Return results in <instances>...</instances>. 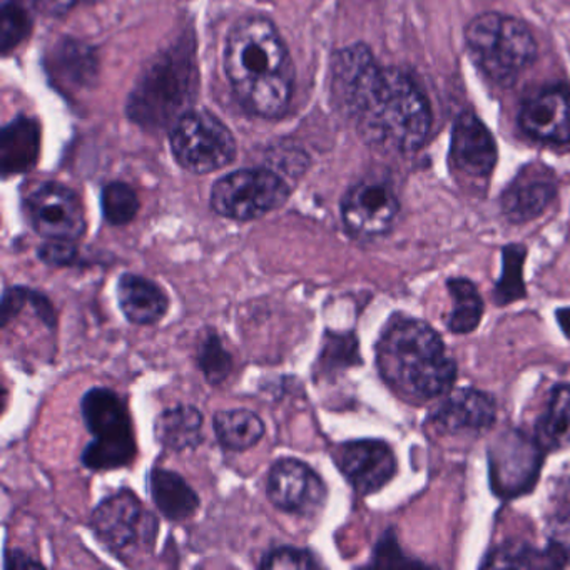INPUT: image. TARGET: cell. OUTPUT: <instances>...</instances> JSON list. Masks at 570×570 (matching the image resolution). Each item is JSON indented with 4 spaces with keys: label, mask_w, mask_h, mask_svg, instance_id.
<instances>
[{
    "label": "cell",
    "mask_w": 570,
    "mask_h": 570,
    "mask_svg": "<svg viewBox=\"0 0 570 570\" xmlns=\"http://www.w3.org/2000/svg\"><path fill=\"white\" fill-rule=\"evenodd\" d=\"M333 88L368 145L413 153L432 129L429 99L406 72L382 68L365 45L336 55Z\"/></svg>",
    "instance_id": "6da1fadb"
},
{
    "label": "cell",
    "mask_w": 570,
    "mask_h": 570,
    "mask_svg": "<svg viewBox=\"0 0 570 570\" xmlns=\"http://www.w3.org/2000/svg\"><path fill=\"white\" fill-rule=\"evenodd\" d=\"M226 75L243 108L259 118H279L293 96L292 59L282 36L265 18L233 26L226 42Z\"/></svg>",
    "instance_id": "7a4b0ae2"
},
{
    "label": "cell",
    "mask_w": 570,
    "mask_h": 570,
    "mask_svg": "<svg viewBox=\"0 0 570 570\" xmlns=\"http://www.w3.org/2000/svg\"><path fill=\"white\" fill-rule=\"evenodd\" d=\"M376 366L386 385L410 402L446 395L456 380L455 360L442 336L422 320L393 316L376 343Z\"/></svg>",
    "instance_id": "3957f363"
},
{
    "label": "cell",
    "mask_w": 570,
    "mask_h": 570,
    "mask_svg": "<svg viewBox=\"0 0 570 570\" xmlns=\"http://www.w3.org/2000/svg\"><path fill=\"white\" fill-rule=\"evenodd\" d=\"M470 58L487 79L509 88L535 62V38L525 22L499 12H483L465 28Z\"/></svg>",
    "instance_id": "277c9868"
},
{
    "label": "cell",
    "mask_w": 570,
    "mask_h": 570,
    "mask_svg": "<svg viewBox=\"0 0 570 570\" xmlns=\"http://www.w3.org/2000/svg\"><path fill=\"white\" fill-rule=\"evenodd\" d=\"M196 86L195 55L188 45L176 46L145 72L129 101V116L142 126L178 121L191 106Z\"/></svg>",
    "instance_id": "5b68a950"
},
{
    "label": "cell",
    "mask_w": 570,
    "mask_h": 570,
    "mask_svg": "<svg viewBox=\"0 0 570 570\" xmlns=\"http://www.w3.org/2000/svg\"><path fill=\"white\" fill-rule=\"evenodd\" d=\"M82 419L95 435L82 453V463L89 470H112L128 465L136 455L128 409L118 393L108 389H92L81 400Z\"/></svg>",
    "instance_id": "8992f818"
},
{
    "label": "cell",
    "mask_w": 570,
    "mask_h": 570,
    "mask_svg": "<svg viewBox=\"0 0 570 570\" xmlns=\"http://www.w3.org/2000/svg\"><path fill=\"white\" fill-rule=\"evenodd\" d=\"M289 186L272 169H242L218 179L213 186L212 208L236 222L258 219L282 208Z\"/></svg>",
    "instance_id": "52a82bcc"
},
{
    "label": "cell",
    "mask_w": 570,
    "mask_h": 570,
    "mask_svg": "<svg viewBox=\"0 0 570 570\" xmlns=\"http://www.w3.org/2000/svg\"><path fill=\"white\" fill-rule=\"evenodd\" d=\"M171 146L179 165L196 175L218 171L236 155L232 131L209 112L183 115L173 129Z\"/></svg>",
    "instance_id": "ba28073f"
},
{
    "label": "cell",
    "mask_w": 570,
    "mask_h": 570,
    "mask_svg": "<svg viewBox=\"0 0 570 570\" xmlns=\"http://www.w3.org/2000/svg\"><path fill=\"white\" fill-rule=\"evenodd\" d=\"M487 455L493 493L510 500L532 492L542 470L546 450L535 436L510 429L493 440Z\"/></svg>",
    "instance_id": "9c48e42d"
},
{
    "label": "cell",
    "mask_w": 570,
    "mask_h": 570,
    "mask_svg": "<svg viewBox=\"0 0 570 570\" xmlns=\"http://www.w3.org/2000/svg\"><path fill=\"white\" fill-rule=\"evenodd\" d=\"M96 537L119 559L132 556L155 542L158 522L131 490H121L102 500L92 512Z\"/></svg>",
    "instance_id": "30bf717a"
},
{
    "label": "cell",
    "mask_w": 570,
    "mask_h": 570,
    "mask_svg": "<svg viewBox=\"0 0 570 570\" xmlns=\"http://www.w3.org/2000/svg\"><path fill=\"white\" fill-rule=\"evenodd\" d=\"M29 219L38 235L48 239L78 242L86 233L81 199L59 183H42L26 202Z\"/></svg>",
    "instance_id": "8fae6325"
},
{
    "label": "cell",
    "mask_w": 570,
    "mask_h": 570,
    "mask_svg": "<svg viewBox=\"0 0 570 570\" xmlns=\"http://www.w3.org/2000/svg\"><path fill=\"white\" fill-rule=\"evenodd\" d=\"M400 212L399 198L385 181H362L353 186L342 202L346 232L355 238L386 235Z\"/></svg>",
    "instance_id": "7c38bea8"
},
{
    "label": "cell",
    "mask_w": 570,
    "mask_h": 570,
    "mask_svg": "<svg viewBox=\"0 0 570 570\" xmlns=\"http://www.w3.org/2000/svg\"><path fill=\"white\" fill-rule=\"evenodd\" d=\"M268 499L283 512L312 517L325 503L326 487L302 460L282 459L269 470Z\"/></svg>",
    "instance_id": "4fadbf2b"
},
{
    "label": "cell",
    "mask_w": 570,
    "mask_h": 570,
    "mask_svg": "<svg viewBox=\"0 0 570 570\" xmlns=\"http://www.w3.org/2000/svg\"><path fill=\"white\" fill-rule=\"evenodd\" d=\"M520 131L550 146H570V88L552 85L520 106Z\"/></svg>",
    "instance_id": "5bb4252c"
},
{
    "label": "cell",
    "mask_w": 570,
    "mask_h": 570,
    "mask_svg": "<svg viewBox=\"0 0 570 570\" xmlns=\"http://www.w3.org/2000/svg\"><path fill=\"white\" fill-rule=\"evenodd\" d=\"M336 463L360 495L382 490L396 473L392 446L382 440H353L335 452Z\"/></svg>",
    "instance_id": "9a60e30c"
},
{
    "label": "cell",
    "mask_w": 570,
    "mask_h": 570,
    "mask_svg": "<svg viewBox=\"0 0 570 570\" xmlns=\"http://www.w3.org/2000/svg\"><path fill=\"white\" fill-rule=\"evenodd\" d=\"M556 196L557 178L552 169L542 163H530L500 196V208L510 223L523 225L542 216Z\"/></svg>",
    "instance_id": "2e32d148"
},
{
    "label": "cell",
    "mask_w": 570,
    "mask_h": 570,
    "mask_svg": "<svg viewBox=\"0 0 570 570\" xmlns=\"http://www.w3.org/2000/svg\"><path fill=\"white\" fill-rule=\"evenodd\" d=\"M497 142L482 119L473 112H460L452 126L450 163L469 178H490L495 169Z\"/></svg>",
    "instance_id": "e0dca14e"
},
{
    "label": "cell",
    "mask_w": 570,
    "mask_h": 570,
    "mask_svg": "<svg viewBox=\"0 0 570 570\" xmlns=\"http://www.w3.org/2000/svg\"><path fill=\"white\" fill-rule=\"evenodd\" d=\"M497 419V402L489 393L475 389H460L450 393L432 415L440 432L480 433Z\"/></svg>",
    "instance_id": "ac0fdd59"
},
{
    "label": "cell",
    "mask_w": 570,
    "mask_h": 570,
    "mask_svg": "<svg viewBox=\"0 0 570 570\" xmlns=\"http://www.w3.org/2000/svg\"><path fill=\"white\" fill-rule=\"evenodd\" d=\"M119 306L135 325H155L169 308V298L161 286L145 276L126 273L118 282Z\"/></svg>",
    "instance_id": "d6986e66"
},
{
    "label": "cell",
    "mask_w": 570,
    "mask_h": 570,
    "mask_svg": "<svg viewBox=\"0 0 570 570\" xmlns=\"http://www.w3.org/2000/svg\"><path fill=\"white\" fill-rule=\"evenodd\" d=\"M149 492L159 512L168 520L183 522L199 509V497L179 473L153 469L149 472Z\"/></svg>",
    "instance_id": "ffe728a7"
},
{
    "label": "cell",
    "mask_w": 570,
    "mask_h": 570,
    "mask_svg": "<svg viewBox=\"0 0 570 570\" xmlns=\"http://www.w3.org/2000/svg\"><path fill=\"white\" fill-rule=\"evenodd\" d=\"M39 142V126L32 119L12 121L0 139V163L4 176L29 171L38 161Z\"/></svg>",
    "instance_id": "44dd1931"
},
{
    "label": "cell",
    "mask_w": 570,
    "mask_h": 570,
    "mask_svg": "<svg viewBox=\"0 0 570 570\" xmlns=\"http://www.w3.org/2000/svg\"><path fill=\"white\" fill-rule=\"evenodd\" d=\"M156 440L175 452L196 449L203 442V415L196 406L165 410L155 422Z\"/></svg>",
    "instance_id": "7402d4cb"
},
{
    "label": "cell",
    "mask_w": 570,
    "mask_h": 570,
    "mask_svg": "<svg viewBox=\"0 0 570 570\" xmlns=\"http://www.w3.org/2000/svg\"><path fill=\"white\" fill-rule=\"evenodd\" d=\"M533 436L546 452L570 445V385L553 386L546 410L537 420Z\"/></svg>",
    "instance_id": "603a6c76"
},
{
    "label": "cell",
    "mask_w": 570,
    "mask_h": 570,
    "mask_svg": "<svg viewBox=\"0 0 570 570\" xmlns=\"http://www.w3.org/2000/svg\"><path fill=\"white\" fill-rule=\"evenodd\" d=\"M216 436L225 449L243 452L265 435V423L252 410H222L213 419Z\"/></svg>",
    "instance_id": "cb8c5ba5"
},
{
    "label": "cell",
    "mask_w": 570,
    "mask_h": 570,
    "mask_svg": "<svg viewBox=\"0 0 570 570\" xmlns=\"http://www.w3.org/2000/svg\"><path fill=\"white\" fill-rule=\"evenodd\" d=\"M446 288L453 299L452 315L449 318L450 332L455 335L475 332L483 316V299L479 289L466 278H450Z\"/></svg>",
    "instance_id": "d4e9b609"
},
{
    "label": "cell",
    "mask_w": 570,
    "mask_h": 570,
    "mask_svg": "<svg viewBox=\"0 0 570 570\" xmlns=\"http://www.w3.org/2000/svg\"><path fill=\"white\" fill-rule=\"evenodd\" d=\"M490 567H523V569H549V567L569 566L567 557L560 552L557 547L547 546V549L540 550L529 543H505L500 547L499 552L493 553L492 559L489 560ZM483 563V566H487Z\"/></svg>",
    "instance_id": "484cf974"
},
{
    "label": "cell",
    "mask_w": 570,
    "mask_h": 570,
    "mask_svg": "<svg viewBox=\"0 0 570 570\" xmlns=\"http://www.w3.org/2000/svg\"><path fill=\"white\" fill-rule=\"evenodd\" d=\"M527 258V248L523 245L503 246L502 275L493 288V302L497 306L512 305L525 298L527 288L523 282V263Z\"/></svg>",
    "instance_id": "4316f807"
},
{
    "label": "cell",
    "mask_w": 570,
    "mask_h": 570,
    "mask_svg": "<svg viewBox=\"0 0 570 570\" xmlns=\"http://www.w3.org/2000/svg\"><path fill=\"white\" fill-rule=\"evenodd\" d=\"M101 208L109 225H128L138 215L139 199L131 186L111 183L102 189Z\"/></svg>",
    "instance_id": "83f0119b"
},
{
    "label": "cell",
    "mask_w": 570,
    "mask_h": 570,
    "mask_svg": "<svg viewBox=\"0 0 570 570\" xmlns=\"http://www.w3.org/2000/svg\"><path fill=\"white\" fill-rule=\"evenodd\" d=\"M32 28L31 12L24 0H8L2 8V24H0V48L8 56L18 48Z\"/></svg>",
    "instance_id": "f1b7e54d"
},
{
    "label": "cell",
    "mask_w": 570,
    "mask_h": 570,
    "mask_svg": "<svg viewBox=\"0 0 570 570\" xmlns=\"http://www.w3.org/2000/svg\"><path fill=\"white\" fill-rule=\"evenodd\" d=\"M199 368L212 385H219L228 379L233 370V358L223 346L216 333L209 332L199 345Z\"/></svg>",
    "instance_id": "f546056e"
},
{
    "label": "cell",
    "mask_w": 570,
    "mask_h": 570,
    "mask_svg": "<svg viewBox=\"0 0 570 570\" xmlns=\"http://www.w3.org/2000/svg\"><path fill=\"white\" fill-rule=\"evenodd\" d=\"M262 569H316L320 563L308 550L293 549V547H279L263 557Z\"/></svg>",
    "instance_id": "4dcf8cb0"
},
{
    "label": "cell",
    "mask_w": 570,
    "mask_h": 570,
    "mask_svg": "<svg viewBox=\"0 0 570 570\" xmlns=\"http://www.w3.org/2000/svg\"><path fill=\"white\" fill-rule=\"evenodd\" d=\"M323 362L326 368H335V366H350L358 363V343L353 335H335L333 342L326 343L325 352H323Z\"/></svg>",
    "instance_id": "1f68e13d"
},
{
    "label": "cell",
    "mask_w": 570,
    "mask_h": 570,
    "mask_svg": "<svg viewBox=\"0 0 570 570\" xmlns=\"http://www.w3.org/2000/svg\"><path fill=\"white\" fill-rule=\"evenodd\" d=\"M412 563L420 566L419 562H410V560L403 556L395 533H393V530H389V532L380 539L379 546H376L375 553H373L372 566L393 567L412 566Z\"/></svg>",
    "instance_id": "d6a6232c"
},
{
    "label": "cell",
    "mask_w": 570,
    "mask_h": 570,
    "mask_svg": "<svg viewBox=\"0 0 570 570\" xmlns=\"http://www.w3.org/2000/svg\"><path fill=\"white\" fill-rule=\"evenodd\" d=\"M39 258L51 266L72 265L78 258V248L75 242H62V239H49L38 252Z\"/></svg>",
    "instance_id": "836d02e7"
},
{
    "label": "cell",
    "mask_w": 570,
    "mask_h": 570,
    "mask_svg": "<svg viewBox=\"0 0 570 570\" xmlns=\"http://www.w3.org/2000/svg\"><path fill=\"white\" fill-rule=\"evenodd\" d=\"M550 542L570 557V507L557 510L550 519Z\"/></svg>",
    "instance_id": "e575fe53"
},
{
    "label": "cell",
    "mask_w": 570,
    "mask_h": 570,
    "mask_svg": "<svg viewBox=\"0 0 570 570\" xmlns=\"http://www.w3.org/2000/svg\"><path fill=\"white\" fill-rule=\"evenodd\" d=\"M81 0H35L36 8L46 16H59L68 14L69 11L76 8Z\"/></svg>",
    "instance_id": "d590c367"
},
{
    "label": "cell",
    "mask_w": 570,
    "mask_h": 570,
    "mask_svg": "<svg viewBox=\"0 0 570 570\" xmlns=\"http://www.w3.org/2000/svg\"><path fill=\"white\" fill-rule=\"evenodd\" d=\"M556 320L559 323L560 330L563 335L570 338V308H560L556 312Z\"/></svg>",
    "instance_id": "8d00e7d4"
}]
</instances>
